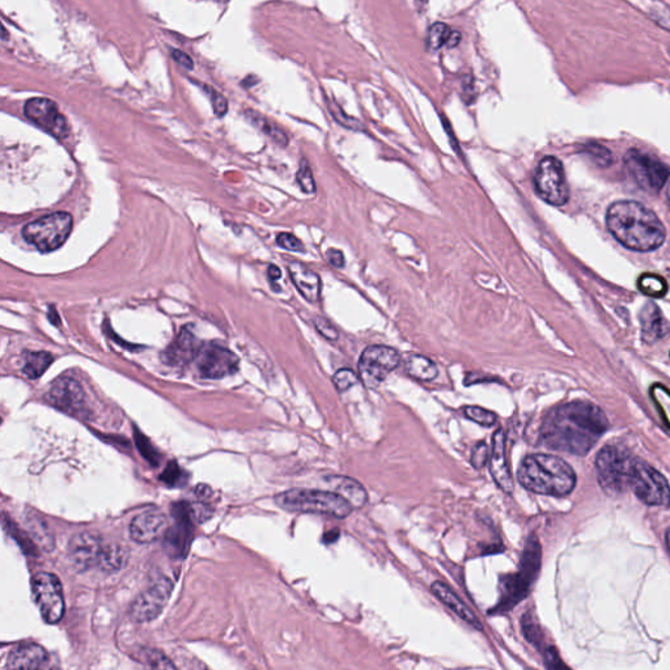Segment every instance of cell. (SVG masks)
Here are the masks:
<instances>
[{
    "instance_id": "31",
    "label": "cell",
    "mask_w": 670,
    "mask_h": 670,
    "mask_svg": "<svg viewBox=\"0 0 670 670\" xmlns=\"http://www.w3.org/2000/svg\"><path fill=\"white\" fill-rule=\"evenodd\" d=\"M136 661L146 665V666H149V668H159V669H174V664L171 663V660L164 656V654H161L160 651L157 649H149V648H144L139 651V654L136 656Z\"/></svg>"
},
{
    "instance_id": "39",
    "label": "cell",
    "mask_w": 670,
    "mask_h": 670,
    "mask_svg": "<svg viewBox=\"0 0 670 670\" xmlns=\"http://www.w3.org/2000/svg\"><path fill=\"white\" fill-rule=\"evenodd\" d=\"M489 446L484 443V441H479L478 444H476V446L473 448V452H471V457H470V462L471 465L476 469H482L487 465L489 462Z\"/></svg>"
},
{
    "instance_id": "6",
    "label": "cell",
    "mask_w": 670,
    "mask_h": 670,
    "mask_svg": "<svg viewBox=\"0 0 670 670\" xmlns=\"http://www.w3.org/2000/svg\"><path fill=\"white\" fill-rule=\"evenodd\" d=\"M72 231V216L69 212H54L24 226L25 241L42 253L61 248Z\"/></svg>"
},
{
    "instance_id": "38",
    "label": "cell",
    "mask_w": 670,
    "mask_h": 670,
    "mask_svg": "<svg viewBox=\"0 0 670 670\" xmlns=\"http://www.w3.org/2000/svg\"><path fill=\"white\" fill-rule=\"evenodd\" d=\"M135 440H136V445H138L141 454L144 456V459L149 461L152 465H157L159 464V454H157L156 449L149 443V439L143 436L139 431H135Z\"/></svg>"
},
{
    "instance_id": "7",
    "label": "cell",
    "mask_w": 670,
    "mask_h": 670,
    "mask_svg": "<svg viewBox=\"0 0 670 670\" xmlns=\"http://www.w3.org/2000/svg\"><path fill=\"white\" fill-rule=\"evenodd\" d=\"M635 457L616 445L601 449L596 459L600 486L609 494H622L629 487V476Z\"/></svg>"
},
{
    "instance_id": "36",
    "label": "cell",
    "mask_w": 670,
    "mask_h": 670,
    "mask_svg": "<svg viewBox=\"0 0 670 670\" xmlns=\"http://www.w3.org/2000/svg\"><path fill=\"white\" fill-rule=\"evenodd\" d=\"M333 382H334L336 390L342 393V391L350 389L351 386H354L355 384H358V374H355L354 371H351V369L343 368L334 374Z\"/></svg>"
},
{
    "instance_id": "32",
    "label": "cell",
    "mask_w": 670,
    "mask_h": 670,
    "mask_svg": "<svg viewBox=\"0 0 670 670\" xmlns=\"http://www.w3.org/2000/svg\"><path fill=\"white\" fill-rule=\"evenodd\" d=\"M248 114H249L248 117L250 118V121H251L254 125L257 126V127H259L266 135H269L275 143H278V144H281V146H287L289 138H287L286 134L281 131L278 126L274 125L270 121H267L266 118L261 117L259 114H256V113H253V111H249Z\"/></svg>"
},
{
    "instance_id": "21",
    "label": "cell",
    "mask_w": 670,
    "mask_h": 670,
    "mask_svg": "<svg viewBox=\"0 0 670 670\" xmlns=\"http://www.w3.org/2000/svg\"><path fill=\"white\" fill-rule=\"evenodd\" d=\"M490 473L501 491L506 494L514 492V481L508 466L506 451V435L503 429H498L492 436L491 454H490Z\"/></svg>"
},
{
    "instance_id": "49",
    "label": "cell",
    "mask_w": 670,
    "mask_h": 670,
    "mask_svg": "<svg viewBox=\"0 0 670 670\" xmlns=\"http://www.w3.org/2000/svg\"><path fill=\"white\" fill-rule=\"evenodd\" d=\"M173 58H174L177 62L181 63L184 67L190 69V70L193 69V61H191V58H190L189 55L185 54V53H182V51H179V50H173Z\"/></svg>"
},
{
    "instance_id": "46",
    "label": "cell",
    "mask_w": 670,
    "mask_h": 670,
    "mask_svg": "<svg viewBox=\"0 0 670 670\" xmlns=\"http://www.w3.org/2000/svg\"><path fill=\"white\" fill-rule=\"evenodd\" d=\"M544 657H545L546 666L551 669H558V668H566L564 664H561L559 656L554 648H547L544 651Z\"/></svg>"
},
{
    "instance_id": "5",
    "label": "cell",
    "mask_w": 670,
    "mask_h": 670,
    "mask_svg": "<svg viewBox=\"0 0 670 670\" xmlns=\"http://www.w3.org/2000/svg\"><path fill=\"white\" fill-rule=\"evenodd\" d=\"M275 503L289 512L326 514L334 519H346L354 509V506L336 492L304 489L281 492L275 496Z\"/></svg>"
},
{
    "instance_id": "41",
    "label": "cell",
    "mask_w": 670,
    "mask_h": 670,
    "mask_svg": "<svg viewBox=\"0 0 670 670\" xmlns=\"http://www.w3.org/2000/svg\"><path fill=\"white\" fill-rule=\"evenodd\" d=\"M329 108L331 110L333 117H334L341 125L344 126V127H349V129H352V130H361V129H363V125L359 122L358 119L349 117L341 108L336 106V104H331V106L329 105Z\"/></svg>"
},
{
    "instance_id": "22",
    "label": "cell",
    "mask_w": 670,
    "mask_h": 670,
    "mask_svg": "<svg viewBox=\"0 0 670 670\" xmlns=\"http://www.w3.org/2000/svg\"><path fill=\"white\" fill-rule=\"evenodd\" d=\"M289 273L297 291L304 296L305 300L309 303H316L320 300L322 283L320 276L312 269L301 262L294 261L289 262Z\"/></svg>"
},
{
    "instance_id": "1",
    "label": "cell",
    "mask_w": 670,
    "mask_h": 670,
    "mask_svg": "<svg viewBox=\"0 0 670 670\" xmlns=\"http://www.w3.org/2000/svg\"><path fill=\"white\" fill-rule=\"evenodd\" d=\"M608 429V418L599 406L576 401L547 414L539 429V443L559 452L584 456Z\"/></svg>"
},
{
    "instance_id": "13",
    "label": "cell",
    "mask_w": 670,
    "mask_h": 670,
    "mask_svg": "<svg viewBox=\"0 0 670 670\" xmlns=\"http://www.w3.org/2000/svg\"><path fill=\"white\" fill-rule=\"evenodd\" d=\"M24 113L34 125L58 139L66 138L70 129L66 118L63 117L56 104L45 97H34L25 104Z\"/></svg>"
},
{
    "instance_id": "48",
    "label": "cell",
    "mask_w": 670,
    "mask_h": 670,
    "mask_svg": "<svg viewBox=\"0 0 670 670\" xmlns=\"http://www.w3.org/2000/svg\"><path fill=\"white\" fill-rule=\"evenodd\" d=\"M326 256H328L329 262L334 266L335 269H342L344 264H346L344 256H343L341 250L329 249L326 251Z\"/></svg>"
},
{
    "instance_id": "8",
    "label": "cell",
    "mask_w": 670,
    "mask_h": 670,
    "mask_svg": "<svg viewBox=\"0 0 670 670\" xmlns=\"http://www.w3.org/2000/svg\"><path fill=\"white\" fill-rule=\"evenodd\" d=\"M629 489L647 506H668L670 503L668 481L644 461L635 459L632 462Z\"/></svg>"
},
{
    "instance_id": "54",
    "label": "cell",
    "mask_w": 670,
    "mask_h": 670,
    "mask_svg": "<svg viewBox=\"0 0 670 670\" xmlns=\"http://www.w3.org/2000/svg\"><path fill=\"white\" fill-rule=\"evenodd\" d=\"M666 196H668V202H669L670 206V184L669 186H668V194H666Z\"/></svg>"
},
{
    "instance_id": "29",
    "label": "cell",
    "mask_w": 670,
    "mask_h": 670,
    "mask_svg": "<svg viewBox=\"0 0 670 670\" xmlns=\"http://www.w3.org/2000/svg\"><path fill=\"white\" fill-rule=\"evenodd\" d=\"M127 561V550L121 545H104L99 566L104 571H117Z\"/></svg>"
},
{
    "instance_id": "2",
    "label": "cell",
    "mask_w": 670,
    "mask_h": 670,
    "mask_svg": "<svg viewBox=\"0 0 670 670\" xmlns=\"http://www.w3.org/2000/svg\"><path fill=\"white\" fill-rule=\"evenodd\" d=\"M606 224L622 246L648 253L663 246L666 231L655 212L635 201H619L609 207Z\"/></svg>"
},
{
    "instance_id": "24",
    "label": "cell",
    "mask_w": 670,
    "mask_h": 670,
    "mask_svg": "<svg viewBox=\"0 0 670 670\" xmlns=\"http://www.w3.org/2000/svg\"><path fill=\"white\" fill-rule=\"evenodd\" d=\"M47 663V654L36 643H23L14 648L8 656L9 669H39Z\"/></svg>"
},
{
    "instance_id": "45",
    "label": "cell",
    "mask_w": 670,
    "mask_h": 670,
    "mask_svg": "<svg viewBox=\"0 0 670 670\" xmlns=\"http://www.w3.org/2000/svg\"><path fill=\"white\" fill-rule=\"evenodd\" d=\"M651 16H652V19L655 20L656 23L661 25L665 29L670 31V8L660 6L659 8L652 9Z\"/></svg>"
},
{
    "instance_id": "4",
    "label": "cell",
    "mask_w": 670,
    "mask_h": 670,
    "mask_svg": "<svg viewBox=\"0 0 670 670\" xmlns=\"http://www.w3.org/2000/svg\"><path fill=\"white\" fill-rule=\"evenodd\" d=\"M541 569V545L536 536L528 539L520 561L519 572L500 580V600L491 613L503 614L526 599Z\"/></svg>"
},
{
    "instance_id": "44",
    "label": "cell",
    "mask_w": 670,
    "mask_h": 670,
    "mask_svg": "<svg viewBox=\"0 0 670 670\" xmlns=\"http://www.w3.org/2000/svg\"><path fill=\"white\" fill-rule=\"evenodd\" d=\"M276 244L283 249L291 250V251H304V244L300 241L297 237H295L294 234H278Z\"/></svg>"
},
{
    "instance_id": "52",
    "label": "cell",
    "mask_w": 670,
    "mask_h": 670,
    "mask_svg": "<svg viewBox=\"0 0 670 670\" xmlns=\"http://www.w3.org/2000/svg\"><path fill=\"white\" fill-rule=\"evenodd\" d=\"M460 39L461 36L459 31H456V33H453L452 31V34H451V39H449V41H448V42H449V46H454V45H457V44H459V41H460Z\"/></svg>"
},
{
    "instance_id": "42",
    "label": "cell",
    "mask_w": 670,
    "mask_h": 670,
    "mask_svg": "<svg viewBox=\"0 0 670 670\" xmlns=\"http://www.w3.org/2000/svg\"><path fill=\"white\" fill-rule=\"evenodd\" d=\"M314 326L317 329V331L322 336H325L328 341H338L339 331L336 330V328L330 321L324 319V317H316L314 319Z\"/></svg>"
},
{
    "instance_id": "9",
    "label": "cell",
    "mask_w": 670,
    "mask_h": 670,
    "mask_svg": "<svg viewBox=\"0 0 670 670\" xmlns=\"http://www.w3.org/2000/svg\"><path fill=\"white\" fill-rule=\"evenodd\" d=\"M533 179L537 194L546 203L559 207L569 202V184L563 165L556 157H544L536 168Z\"/></svg>"
},
{
    "instance_id": "20",
    "label": "cell",
    "mask_w": 670,
    "mask_h": 670,
    "mask_svg": "<svg viewBox=\"0 0 670 670\" xmlns=\"http://www.w3.org/2000/svg\"><path fill=\"white\" fill-rule=\"evenodd\" d=\"M168 517L163 512L152 509L138 514L130 525V536L138 544H151L163 537L169 528Z\"/></svg>"
},
{
    "instance_id": "43",
    "label": "cell",
    "mask_w": 670,
    "mask_h": 670,
    "mask_svg": "<svg viewBox=\"0 0 670 670\" xmlns=\"http://www.w3.org/2000/svg\"><path fill=\"white\" fill-rule=\"evenodd\" d=\"M586 152L593 157L594 161H597V164L606 166V165L611 164V161H613V156H611L610 151L605 149V147H602V146H599V144L588 146Z\"/></svg>"
},
{
    "instance_id": "23",
    "label": "cell",
    "mask_w": 670,
    "mask_h": 670,
    "mask_svg": "<svg viewBox=\"0 0 670 670\" xmlns=\"http://www.w3.org/2000/svg\"><path fill=\"white\" fill-rule=\"evenodd\" d=\"M431 591L436 596L439 600L444 604L445 606L452 610L456 616H460L462 621L476 629L478 631L484 630V624L478 619V616L473 613V610L461 600L460 597L453 592L448 585L441 581H435L431 585Z\"/></svg>"
},
{
    "instance_id": "16",
    "label": "cell",
    "mask_w": 670,
    "mask_h": 670,
    "mask_svg": "<svg viewBox=\"0 0 670 670\" xmlns=\"http://www.w3.org/2000/svg\"><path fill=\"white\" fill-rule=\"evenodd\" d=\"M239 366L237 355L218 343L203 346L198 356V371L204 379H221L234 374L239 371Z\"/></svg>"
},
{
    "instance_id": "47",
    "label": "cell",
    "mask_w": 670,
    "mask_h": 670,
    "mask_svg": "<svg viewBox=\"0 0 670 670\" xmlns=\"http://www.w3.org/2000/svg\"><path fill=\"white\" fill-rule=\"evenodd\" d=\"M211 94H212V104H214V110L216 113V116L219 117H223L228 110V104H226V100L221 96V94H216L211 89Z\"/></svg>"
},
{
    "instance_id": "50",
    "label": "cell",
    "mask_w": 670,
    "mask_h": 670,
    "mask_svg": "<svg viewBox=\"0 0 670 670\" xmlns=\"http://www.w3.org/2000/svg\"><path fill=\"white\" fill-rule=\"evenodd\" d=\"M339 538V529H333L330 531H326L325 536H324V542L325 544H334L338 541Z\"/></svg>"
},
{
    "instance_id": "27",
    "label": "cell",
    "mask_w": 670,
    "mask_h": 670,
    "mask_svg": "<svg viewBox=\"0 0 670 670\" xmlns=\"http://www.w3.org/2000/svg\"><path fill=\"white\" fill-rule=\"evenodd\" d=\"M404 366L406 374L419 381H432L439 374L436 364L431 359L421 355H409Z\"/></svg>"
},
{
    "instance_id": "10",
    "label": "cell",
    "mask_w": 670,
    "mask_h": 670,
    "mask_svg": "<svg viewBox=\"0 0 670 670\" xmlns=\"http://www.w3.org/2000/svg\"><path fill=\"white\" fill-rule=\"evenodd\" d=\"M626 169L641 189L649 193H659L668 182L670 168L652 155L631 149L624 157Z\"/></svg>"
},
{
    "instance_id": "53",
    "label": "cell",
    "mask_w": 670,
    "mask_h": 670,
    "mask_svg": "<svg viewBox=\"0 0 670 670\" xmlns=\"http://www.w3.org/2000/svg\"><path fill=\"white\" fill-rule=\"evenodd\" d=\"M665 544H666V549H668V553L670 555V529L666 530V534H665Z\"/></svg>"
},
{
    "instance_id": "30",
    "label": "cell",
    "mask_w": 670,
    "mask_h": 670,
    "mask_svg": "<svg viewBox=\"0 0 670 670\" xmlns=\"http://www.w3.org/2000/svg\"><path fill=\"white\" fill-rule=\"evenodd\" d=\"M639 289L649 297H663L668 292V284L665 279L655 274H643L638 281Z\"/></svg>"
},
{
    "instance_id": "28",
    "label": "cell",
    "mask_w": 670,
    "mask_h": 670,
    "mask_svg": "<svg viewBox=\"0 0 670 670\" xmlns=\"http://www.w3.org/2000/svg\"><path fill=\"white\" fill-rule=\"evenodd\" d=\"M23 372L29 379H39L45 374L47 368L53 363V356L46 351L39 352H25L24 355Z\"/></svg>"
},
{
    "instance_id": "35",
    "label": "cell",
    "mask_w": 670,
    "mask_h": 670,
    "mask_svg": "<svg viewBox=\"0 0 670 670\" xmlns=\"http://www.w3.org/2000/svg\"><path fill=\"white\" fill-rule=\"evenodd\" d=\"M522 632H524V635H525V638L528 641H530L531 644H534L536 647H541L542 634H541L538 624L530 616V613H526L525 616H522Z\"/></svg>"
},
{
    "instance_id": "17",
    "label": "cell",
    "mask_w": 670,
    "mask_h": 670,
    "mask_svg": "<svg viewBox=\"0 0 670 670\" xmlns=\"http://www.w3.org/2000/svg\"><path fill=\"white\" fill-rule=\"evenodd\" d=\"M50 405L70 415H84L86 410V393L81 385L71 377L56 379L47 391Z\"/></svg>"
},
{
    "instance_id": "15",
    "label": "cell",
    "mask_w": 670,
    "mask_h": 670,
    "mask_svg": "<svg viewBox=\"0 0 670 670\" xmlns=\"http://www.w3.org/2000/svg\"><path fill=\"white\" fill-rule=\"evenodd\" d=\"M173 584L169 579L160 577L149 589L141 593L131 605V616L138 622H149L160 616L169 600Z\"/></svg>"
},
{
    "instance_id": "19",
    "label": "cell",
    "mask_w": 670,
    "mask_h": 670,
    "mask_svg": "<svg viewBox=\"0 0 670 670\" xmlns=\"http://www.w3.org/2000/svg\"><path fill=\"white\" fill-rule=\"evenodd\" d=\"M202 349L203 344L199 339H196L189 328H184L174 342L165 349L161 359L168 366H185L199 356Z\"/></svg>"
},
{
    "instance_id": "33",
    "label": "cell",
    "mask_w": 670,
    "mask_h": 670,
    "mask_svg": "<svg viewBox=\"0 0 670 670\" xmlns=\"http://www.w3.org/2000/svg\"><path fill=\"white\" fill-rule=\"evenodd\" d=\"M464 413L470 421H476V423L484 426V427H492L498 421V415L490 411V410H486L484 407H479V406H466V407H464Z\"/></svg>"
},
{
    "instance_id": "51",
    "label": "cell",
    "mask_w": 670,
    "mask_h": 670,
    "mask_svg": "<svg viewBox=\"0 0 670 670\" xmlns=\"http://www.w3.org/2000/svg\"><path fill=\"white\" fill-rule=\"evenodd\" d=\"M269 276H270V279H271V281H278V279H281V270H279L276 266H270V267H269Z\"/></svg>"
},
{
    "instance_id": "40",
    "label": "cell",
    "mask_w": 670,
    "mask_h": 670,
    "mask_svg": "<svg viewBox=\"0 0 670 670\" xmlns=\"http://www.w3.org/2000/svg\"><path fill=\"white\" fill-rule=\"evenodd\" d=\"M184 476V470L179 468L176 462H171L165 469L164 473L160 476V479L164 481L168 486H179L182 482Z\"/></svg>"
},
{
    "instance_id": "11",
    "label": "cell",
    "mask_w": 670,
    "mask_h": 670,
    "mask_svg": "<svg viewBox=\"0 0 670 670\" xmlns=\"http://www.w3.org/2000/svg\"><path fill=\"white\" fill-rule=\"evenodd\" d=\"M401 364V355L389 346L374 344L363 351L359 360V374L368 388H377Z\"/></svg>"
},
{
    "instance_id": "14",
    "label": "cell",
    "mask_w": 670,
    "mask_h": 670,
    "mask_svg": "<svg viewBox=\"0 0 670 670\" xmlns=\"http://www.w3.org/2000/svg\"><path fill=\"white\" fill-rule=\"evenodd\" d=\"M174 524L164 534V545L173 556H185L193 537V512L185 501L174 504L171 508Z\"/></svg>"
},
{
    "instance_id": "37",
    "label": "cell",
    "mask_w": 670,
    "mask_h": 670,
    "mask_svg": "<svg viewBox=\"0 0 670 670\" xmlns=\"http://www.w3.org/2000/svg\"><path fill=\"white\" fill-rule=\"evenodd\" d=\"M297 182L299 185L301 187V190L306 193V194H313L316 191V185H314V179H313L312 171H311V166L309 164L303 160L301 161V165L299 168V171H297Z\"/></svg>"
},
{
    "instance_id": "34",
    "label": "cell",
    "mask_w": 670,
    "mask_h": 670,
    "mask_svg": "<svg viewBox=\"0 0 670 670\" xmlns=\"http://www.w3.org/2000/svg\"><path fill=\"white\" fill-rule=\"evenodd\" d=\"M451 34H452V31H451L448 25L441 23L432 25L429 34V46L435 49V50L444 46L445 44H448V41L451 39Z\"/></svg>"
},
{
    "instance_id": "25",
    "label": "cell",
    "mask_w": 670,
    "mask_h": 670,
    "mask_svg": "<svg viewBox=\"0 0 670 670\" xmlns=\"http://www.w3.org/2000/svg\"><path fill=\"white\" fill-rule=\"evenodd\" d=\"M326 484L331 489V491L342 495L354 508L364 506L368 501L366 489L352 478L343 476H326Z\"/></svg>"
},
{
    "instance_id": "12",
    "label": "cell",
    "mask_w": 670,
    "mask_h": 670,
    "mask_svg": "<svg viewBox=\"0 0 670 670\" xmlns=\"http://www.w3.org/2000/svg\"><path fill=\"white\" fill-rule=\"evenodd\" d=\"M31 592L44 621L49 624H58L64 616V599L59 579L39 572L31 580Z\"/></svg>"
},
{
    "instance_id": "3",
    "label": "cell",
    "mask_w": 670,
    "mask_h": 670,
    "mask_svg": "<svg viewBox=\"0 0 670 670\" xmlns=\"http://www.w3.org/2000/svg\"><path fill=\"white\" fill-rule=\"evenodd\" d=\"M525 490L547 496H566L576 486V474L564 460L553 454L536 453L522 460L517 471Z\"/></svg>"
},
{
    "instance_id": "26",
    "label": "cell",
    "mask_w": 670,
    "mask_h": 670,
    "mask_svg": "<svg viewBox=\"0 0 670 670\" xmlns=\"http://www.w3.org/2000/svg\"><path fill=\"white\" fill-rule=\"evenodd\" d=\"M641 335L647 343H654L666 334V321L655 303H647L640 312Z\"/></svg>"
},
{
    "instance_id": "18",
    "label": "cell",
    "mask_w": 670,
    "mask_h": 670,
    "mask_svg": "<svg viewBox=\"0 0 670 670\" xmlns=\"http://www.w3.org/2000/svg\"><path fill=\"white\" fill-rule=\"evenodd\" d=\"M101 538L92 533H79L71 538L69 544V558L75 569L86 571L100 561L102 551Z\"/></svg>"
}]
</instances>
